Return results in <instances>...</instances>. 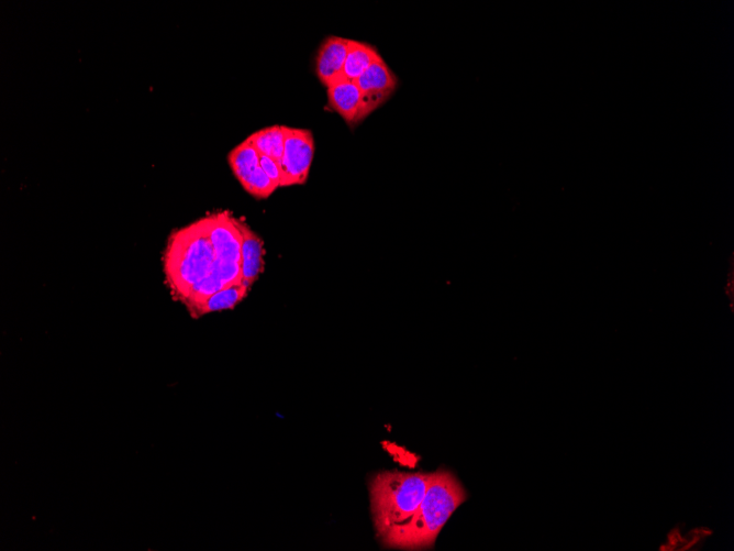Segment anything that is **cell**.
I'll return each mask as SVG.
<instances>
[{
  "label": "cell",
  "instance_id": "obj_1",
  "mask_svg": "<svg viewBox=\"0 0 734 551\" xmlns=\"http://www.w3.org/2000/svg\"><path fill=\"white\" fill-rule=\"evenodd\" d=\"M465 500L466 493L451 472H433L425 498L416 514L381 537L383 543L387 547L408 550L431 547L453 512Z\"/></svg>",
  "mask_w": 734,
  "mask_h": 551
},
{
  "label": "cell",
  "instance_id": "obj_2",
  "mask_svg": "<svg viewBox=\"0 0 734 551\" xmlns=\"http://www.w3.org/2000/svg\"><path fill=\"white\" fill-rule=\"evenodd\" d=\"M209 216L173 234L165 272L172 294L184 303L194 286L205 280L213 271L216 260L211 244Z\"/></svg>",
  "mask_w": 734,
  "mask_h": 551
},
{
  "label": "cell",
  "instance_id": "obj_3",
  "mask_svg": "<svg viewBox=\"0 0 734 551\" xmlns=\"http://www.w3.org/2000/svg\"><path fill=\"white\" fill-rule=\"evenodd\" d=\"M433 473L386 471L372 480L371 504L378 536L413 517L427 493Z\"/></svg>",
  "mask_w": 734,
  "mask_h": 551
},
{
  "label": "cell",
  "instance_id": "obj_4",
  "mask_svg": "<svg viewBox=\"0 0 734 551\" xmlns=\"http://www.w3.org/2000/svg\"><path fill=\"white\" fill-rule=\"evenodd\" d=\"M285 145L281 160V187L307 182L315 156V138L308 129L284 126Z\"/></svg>",
  "mask_w": 734,
  "mask_h": 551
},
{
  "label": "cell",
  "instance_id": "obj_5",
  "mask_svg": "<svg viewBox=\"0 0 734 551\" xmlns=\"http://www.w3.org/2000/svg\"><path fill=\"white\" fill-rule=\"evenodd\" d=\"M355 82L362 93L364 119L383 106L398 87L397 76L382 57Z\"/></svg>",
  "mask_w": 734,
  "mask_h": 551
},
{
  "label": "cell",
  "instance_id": "obj_6",
  "mask_svg": "<svg viewBox=\"0 0 734 551\" xmlns=\"http://www.w3.org/2000/svg\"><path fill=\"white\" fill-rule=\"evenodd\" d=\"M328 88L330 107L350 126L355 127L364 120L363 101L360 88L355 81L340 77Z\"/></svg>",
  "mask_w": 734,
  "mask_h": 551
},
{
  "label": "cell",
  "instance_id": "obj_7",
  "mask_svg": "<svg viewBox=\"0 0 734 551\" xmlns=\"http://www.w3.org/2000/svg\"><path fill=\"white\" fill-rule=\"evenodd\" d=\"M351 39L332 36L322 42L316 58V74L322 85L329 87L342 76Z\"/></svg>",
  "mask_w": 734,
  "mask_h": 551
},
{
  "label": "cell",
  "instance_id": "obj_8",
  "mask_svg": "<svg viewBox=\"0 0 734 551\" xmlns=\"http://www.w3.org/2000/svg\"><path fill=\"white\" fill-rule=\"evenodd\" d=\"M241 234V283L251 290L264 269L263 240L251 230L246 222L235 218Z\"/></svg>",
  "mask_w": 734,
  "mask_h": 551
},
{
  "label": "cell",
  "instance_id": "obj_9",
  "mask_svg": "<svg viewBox=\"0 0 734 551\" xmlns=\"http://www.w3.org/2000/svg\"><path fill=\"white\" fill-rule=\"evenodd\" d=\"M249 291L250 289L242 283L231 285L229 288L210 295L202 303L189 308L188 312L194 318H199L210 313L232 310L243 301L244 297H247Z\"/></svg>",
  "mask_w": 734,
  "mask_h": 551
},
{
  "label": "cell",
  "instance_id": "obj_10",
  "mask_svg": "<svg viewBox=\"0 0 734 551\" xmlns=\"http://www.w3.org/2000/svg\"><path fill=\"white\" fill-rule=\"evenodd\" d=\"M380 58L381 54L371 44L351 39L342 77L347 80L357 81Z\"/></svg>",
  "mask_w": 734,
  "mask_h": 551
},
{
  "label": "cell",
  "instance_id": "obj_11",
  "mask_svg": "<svg viewBox=\"0 0 734 551\" xmlns=\"http://www.w3.org/2000/svg\"><path fill=\"white\" fill-rule=\"evenodd\" d=\"M251 145L260 153L281 163L284 153L285 132L284 126H272L254 132L248 139Z\"/></svg>",
  "mask_w": 734,
  "mask_h": 551
},
{
  "label": "cell",
  "instance_id": "obj_12",
  "mask_svg": "<svg viewBox=\"0 0 734 551\" xmlns=\"http://www.w3.org/2000/svg\"><path fill=\"white\" fill-rule=\"evenodd\" d=\"M260 158V153L254 149L248 140L240 143L238 147L229 153L230 167L241 185L250 178L255 170L260 168Z\"/></svg>",
  "mask_w": 734,
  "mask_h": 551
},
{
  "label": "cell",
  "instance_id": "obj_13",
  "mask_svg": "<svg viewBox=\"0 0 734 551\" xmlns=\"http://www.w3.org/2000/svg\"><path fill=\"white\" fill-rule=\"evenodd\" d=\"M242 186L244 190L253 197L258 198V200H265V198H269L277 189H280V186L275 184L261 167L255 170Z\"/></svg>",
  "mask_w": 734,
  "mask_h": 551
},
{
  "label": "cell",
  "instance_id": "obj_14",
  "mask_svg": "<svg viewBox=\"0 0 734 551\" xmlns=\"http://www.w3.org/2000/svg\"><path fill=\"white\" fill-rule=\"evenodd\" d=\"M260 167L275 184L281 187L282 171L280 163L271 158L261 156Z\"/></svg>",
  "mask_w": 734,
  "mask_h": 551
}]
</instances>
